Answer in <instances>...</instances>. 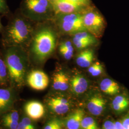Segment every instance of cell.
<instances>
[{
	"instance_id": "ac0fdd59",
	"label": "cell",
	"mask_w": 129,
	"mask_h": 129,
	"mask_svg": "<svg viewBox=\"0 0 129 129\" xmlns=\"http://www.w3.org/2000/svg\"><path fill=\"white\" fill-rule=\"evenodd\" d=\"M100 88L102 92L109 95H115L120 91L119 85L110 78L103 79L100 83Z\"/></svg>"
},
{
	"instance_id": "83f0119b",
	"label": "cell",
	"mask_w": 129,
	"mask_h": 129,
	"mask_svg": "<svg viewBox=\"0 0 129 129\" xmlns=\"http://www.w3.org/2000/svg\"><path fill=\"white\" fill-rule=\"evenodd\" d=\"M3 126L9 129H16L18 125V121H12V120H1Z\"/></svg>"
},
{
	"instance_id": "d6a6232c",
	"label": "cell",
	"mask_w": 129,
	"mask_h": 129,
	"mask_svg": "<svg viewBox=\"0 0 129 129\" xmlns=\"http://www.w3.org/2000/svg\"><path fill=\"white\" fill-rule=\"evenodd\" d=\"M115 129H124L121 120L115 121Z\"/></svg>"
},
{
	"instance_id": "2e32d148",
	"label": "cell",
	"mask_w": 129,
	"mask_h": 129,
	"mask_svg": "<svg viewBox=\"0 0 129 129\" xmlns=\"http://www.w3.org/2000/svg\"><path fill=\"white\" fill-rule=\"evenodd\" d=\"M111 107L113 110L117 114L124 112L129 109V97L125 94H117L112 101Z\"/></svg>"
},
{
	"instance_id": "f546056e",
	"label": "cell",
	"mask_w": 129,
	"mask_h": 129,
	"mask_svg": "<svg viewBox=\"0 0 129 129\" xmlns=\"http://www.w3.org/2000/svg\"><path fill=\"white\" fill-rule=\"evenodd\" d=\"M8 7L5 0H0V14H6L8 12Z\"/></svg>"
},
{
	"instance_id": "8fae6325",
	"label": "cell",
	"mask_w": 129,
	"mask_h": 129,
	"mask_svg": "<svg viewBox=\"0 0 129 129\" xmlns=\"http://www.w3.org/2000/svg\"><path fill=\"white\" fill-rule=\"evenodd\" d=\"M106 100L100 94H94L89 98L87 103L88 111L93 115H101L106 108Z\"/></svg>"
},
{
	"instance_id": "4316f807",
	"label": "cell",
	"mask_w": 129,
	"mask_h": 129,
	"mask_svg": "<svg viewBox=\"0 0 129 129\" xmlns=\"http://www.w3.org/2000/svg\"><path fill=\"white\" fill-rule=\"evenodd\" d=\"M73 42L76 48L79 50L85 49L88 47L94 45L90 42L80 40L75 37H73Z\"/></svg>"
},
{
	"instance_id": "5b68a950",
	"label": "cell",
	"mask_w": 129,
	"mask_h": 129,
	"mask_svg": "<svg viewBox=\"0 0 129 129\" xmlns=\"http://www.w3.org/2000/svg\"><path fill=\"white\" fill-rule=\"evenodd\" d=\"M57 24L61 31L73 34L87 31L83 23V15L77 13L59 15Z\"/></svg>"
},
{
	"instance_id": "484cf974",
	"label": "cell",
	"mask_w": 129,
	"mask_h": 129,
	"mask_svg": "<svg viewBox=\"0 0 129 129\" xmlns=\"http://www.w3.org/2000/svg\"><path fill=\"white\" fill-rule=\"evenodd\" d=\"M19 120V113L16 110H11L4 114L1 120H12L18 121Z\"/></svg>"
},
{
	"instance_id": "4dcf8cb0",
	"label": "cell",
	"mask_w": 129,
	"mask_h": 129,
	"mask_svg": "<svg viewBox=\"0 0 129 129\" xmlns=\"http://www.w3.org/2000/svg\"><path fill=\"white\" fill-rule=\"evenodd\" d=\"M124 129H129V113L121 120Z\"/></svg>"
},
{
	"instance_id": "e575fe53",
	"label": "cell",
	"mask_w": 129,
	"mask_h": 129,
	"mask_svg": "<svg viewBox=\"0 0 129 129\" xmlns=\"http://www.w3.org/2000/svg\"><path fill=\"white\" fill-rule=\"evenodd\" d=\"M50 2H51V3H52V2H55V1H56V0H49Z\"/></svg>"
},
{
	"instance_id": "4fadbf2b",
	"label": "cell",
	"mask_w": 129,
	"mask_h": 129,
	"mask_svg": "<svg viewBox=\"0 0 129 129\" xmlns=\"http://www.w3.org/2000/svg\"><path fill=\"white\" fill-rule=\"evenodd\" d=\"M70 85L72 91L76 95L83 94L87 90L88 86L86 78L82 75L78 73L71 77Z\"/></svg>"
},
{
	"instance_id": "9c48e42d",
	"label": "cell",
	"mask_w": 129,
	"mask_h": 129,
	"mask_svg": "<svg viewBox=\"0 0 129 129\" xmlns=\"http://www.w3.org/2000/svg\"><path fill=\"white\" fill-rule=\"evenodd\" d=\"M48 76L40 70H33L28 72L26 77V84L33 89L43 90L46 88L49 84Z\"/></svg>"
},
{
	"instance_id": "7a4b0ae2",
	"label": "cell",
	"mask_w": 129,
	"mask_h": 129,
	"mask_svg": "<svg viewBox=\"0 0 129 129\" xmlns=\"http://www.w3.org/2000/svg\"><path fill=\"white\" fill-rule=\"evenodd\" d=\"M4 57L8 70L10 86L17 90L26 84L30 61L26 50L19 47L5 48Z\"/></svg>"
},
{
	"instance_id": "30bf717a",
	"label": "cell",
	"mask_w": 129,
	"mask_h": 129,
	"mask_svg": "<svg viewBox=\"0 0 129 129\" xmlns=\"http://www.w3.org/2000/svg\"><path fill=\"white\" fill-rule=\"evenodd\" d=\"M51 3L53 12L56 15L76 13L82 7L70 0H56Z\"/></svg>"
},
{
	"instance_id": "5bb4252c",
	"label": "cell",
	"mask_w": 129,
	"mask_h": 129,
	"mask_svg": "<svg viewBox=\"0 0 129 129\" xmlns=\"http://www.w3.org/2000/svg\"><path fill=\"white\" fill-rule=\"evenodd\" d=\"M84 115L83 109L80 108L76 109L67 117L63 124L67 129H79Z\"/></svg>"
},
{
	"instance_id": "ffe728a7",
	"label": "cell",
	"mask_w": 129,
	"mask_h": 129,
	"mask_svg": "<svg viewBox=\"0 0 129 129\" xmlns=\"http://www.w3.org/2000/svg\"><path fill=\"white\" fill-rule=\"evenodd\" d=\"M60 54L66 60H70L74 54V47L71 42L64 41L61 44L59 48Z\"/></svg>"
},
{
	"instance_id": "1f68e13d",
	"label": "cell",
	"mask_w": 129,
	"mask_h": 129,
	"mask_svg": "<svg viewBox=\"0 0 129 129\" xmlns=\"http://www.w3.org/2000/svg\"><path fill=\"white\" fill-rule=\"evenodd\" d=\"M74 3L80 5L81 6H84L89 5L90 0H70Z\"/></svg>"
},
{
	"instance_id": "d6986e66",
	"label": "cell",
	"mask_w": 129,
	"mask_h": 129,
	"mask_svg": "<svg viewBox=\"0 0 129 129\" xmlns=\"http://www.w3.org/2000/svg\"><path fill=\"white\" fill-rule=\"evenodd\" d=\"M10 86L8 70L4 55L0 53V88Z\"/></svg>"
},
{
	"instance_id": "836d02e7",
	"label": "cell",
	"mask_w": 129,
	"mask_h": 129,
	"mask_svg": "<svg viewBox=\"0 0 129 129\" xmlns=\"http://www.w3.org/2000/svg\"><path fill=\"white\" fill-rule=\"evenodd\" d=\"M3 29V27L2 26V24L1 20H0V31H2Z\"/></svg>"
},
{
	"instance_id": "ba28073f",
	"label": "cell",
	"mask_w": 129,
	"mask_h": 129,
	"mask_svg": "<svg viewBox=\"0 0 129 129\" xmlns=\"http://www.w3.org/2000/svg\"><path fill=\"white\" fill-rule=\"evenodd\" d=\"M16 91L11 86L0 88V115L12 110L17 99Z\"/></svg>"
},
{
	"instance_id": "277c9868",
	"label": "cell",
	"mask_w": 129,
	"mask_h": 129,
	"mask_svg": "<svg viewBox=\"0 0 129 129\" xmlns=\"http://www.w3.org/2000/svg\"><path fill=\"white\" fill-rule=\"evenodd\" d=\"M21 9V13L30 20L44 16L53 11L49 0H23Z\"/></svg>"
},
{
	"instance_id": "d4e9b609",
	"label": "cell",
	"mask_w": 129,
	"mask_h": 129,
	"mask_svg": "<svg viewBox=\"0 0 129 129\" xmlns=\"http://www.w3.org/2000/svg\"><path fill=\"white\" fill-rule=\"evenodd\" d=\"M103 68L101 64L96 62L91 64L88 69V72L93 77H97L101 75L103 72Z\"/></svg>"
},
{
	"instance_id": "3957f363",
	"label": "cell",
	"mask_w": 129,
	"mask_h": 129,
	"mask_svg": "<svg viewBox=\"0 0 129 129\" xmlns=\"http://www.w3.org/2000/svg\"><path fill=\"white\" fill-rule=\"evenodd\" d=\"M56 37L54 30L49 27L41 28L34 32L27 49L30 62L42 64L55 50Z\"/></svg>"
},
{
	"instance_id": "9a60e30c",
	"label": "cell",
	"mask_w": 129,
	"mask_h": 129,
	"mask_svg": "<svg viewBox=\"0 0 129 129\" xmlns=\"http://www.w3.org/2000/svg\"><path fill=\"white\" fill-rule=\"evenodd\" d=\"M69 78L64 72L59 71L54 73L52 82V87L54 89L64 91L69 88Z\"/></svg>"
},
{
	"instance_id": "6da1fadb",
	"label": "cell",
	"mask_w": 129,
	"mask_h": 129,
	"mask_svg": "<svg viewBox=\"0 0 129 129\" xmlns=\"http://www.w3.org/2000/svg\"><path fill=\"white\" fill-rule=\"evenodd\" d=\"M30 20L21 13L10 21L2 30V42L5 48L19 47L27 51L34 32Z\"/></svg>"
},
{
	"instance_id": "cb8c5ba5",
	"label": "cell",
	"mask_w": 129,
	"mask_h": 129,
	"mask_svg": "<svg viewBox=\"0 0 129 129\" xmlns=\"http://www.w3.org/2000/svg\"><path fill=\"white\" fill-rule=\"evenodd\" d=\"M63 122L57 118H53L48 120L44 126V129H61L63 128Z\"/></svg>"
},
{
	"instance_id": "52a82bcc",
	"label": "cell",
	"mask_w": 129,
	"mask_h": 129,
	"mask_svg": "<svg viewBox=\"0 0 129 129\" xmlns=\"http://www.w3.org/2000/svg\"><path fill=\"white\" fill-rule=\"evenodd\" d=\"M46 102L47 108L51 112L59 115H64L67 113L71 105L68 99L58 94L48 96Z\"/></svg>"
},
{
	"instance_id": "7402d4cb",
	"label": "cell",
	"mask_w": 129,
	"mask_h": 129,
	"mask_svg": "<svg viewBox=\"0 0 129 129\" xmlns=\"http://www.w3.org/2000/svg\"><path fill=\"white\" fill-rule=\"evenodd\" d=\"M74 37L78 38V39L88 41L92 43L93 44H95L97 43L96 37L87 31H83L81 32L77 33L74 34Z\"/></svg>"
},
{
	"instance_id": "8992f818",
	"label": "cell",
	"mask_w": 129,
	"mask_h": 129,
	"mask_svg": "<svg viewBox=\"0 0 129 129\" xmlns=\"http://www.w3.org/2000/svg\"><path fill=\"white\" fill-rule=\"evenodd\" d=\"M82 15L86 30L95 37H99L104 27V21L102 15L94 11L88 12Z\"/></svg>"
},
{
	"instance_id": "f1b7e54d",
	"label": "cell",
	"mask_w": 129,
	"mask_h": 129,
	"mask_svg": "<svg viewBox=\"0 0 129 129\" xmlns=\"http://www.w3.org/2000/svg\"><path fill=\"white\" fill-rule=\"evenodd\" d=\"M115 121L113 120H107L103 122L102 128L103 129H115Z\"/></svg>"
},
{
	"instance_id": "44dd1931",
	"label": "cell",
	"mask_w": 129,
	"mask_h": 129,
	"mask_svg": "<svg viewBox=\"0 0 129 129\" xmlns=\"http://www.w3.org/2000/svg\"><path fill=\"white\" fill-rule=\"evenodd\" d=\"M80 128L83 129H98V125L96 121L91 117H84L82 120Z\"/></svg>"
},
{
	"instance_id": "e0dca14e",
	"label": "cell",
	"mask_w": 129,
	"mask_h": 129,
	"mask_svg": "<svg viewBox=\"0 0 129 129\" xmlns=\"http://www.w3.org/2000/svg\"><path fill=\"white\" fill-rule=\"evenodd\" d=\"M94 59V52L92 49H85L81 51L76 57V61L81 68H88Z\"/></svg>"
},
{
	"instance_id": "7c38bea8",
	"label": "cell",
	"mask_w": 129,
	"mask_h": 129,
	"mask_svg": "<svg viewBox=\"0 0 129 129\" xmlns=\"http://www.w3.org/2000/svg\"><path fill=\"white\" fill-rule=\"evenodd\" d=\"M24 111L26 115L33 120L41 119L45 113L44 106L37 101L27 102L24 106Z\"/></svg>"
},
{
	"instance_id": "603a6c76",
	"label": "cell",
	"mask_w": 129,
	"mask_h": 129,
	"mask_svg": "<svg viewBox=\"0 0 129 129\" xmlns=\"http://www.w3.org/2000/svg\"><path fill=\"white\" fill-rule=\"evenodd\" d=\"M33 120L28 117H24L19 122L17 129H35L36 126L33 122Z\"/></svg>"
}]
</instances>
